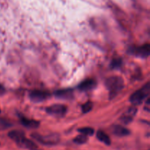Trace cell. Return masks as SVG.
I'll return each mask as SVG.
<instances>
[{
    "label": "cell",
    "mask_w": 150,
    "mask_h": 150,
    "mask_svg": "<svg viewBox=\"0 0 150 150\" xmlns=\"http://www.w3.org/2000/svg\"><path fill=\"white\" fill-rule=\"evenodd\" d=\"M105 86L109 91L110 98H113L123 89L124 81L120 76H111L105 81Z\"/></svg>",
    "instance_id": "obj_1"
},
{
    "label": "cell",
    "mask_w": 150,
    "mask_h": 150,
    "mask_svg": "<svg viewBox=\"0 0 150 150\" xmlns=\"http://www.w3.org/2000/svg\"><path fill=\"white\" fill-rule=\"evenodd\" d=\"M32 137L42 144L48 145V146L57 144L60 141L59 136L57 133L46 135V136H42L38 133H33Z\"/></svg>",
    "instance_id": "obj_2"
},
{
    "label": "cell",
    "mask_w": 150,
    "mask_h": 150,
    "mask_svg": "<svg viewBox=\"0 0 150 150\" xmlns=\"http://www.w3.org/2000/svg\"><path fill=\"white\" fill-rule=\"evenodd\" d=\"M150 92L149 83H147L141 89H139L135 92L133 95L130 96V101L133 105H139L143 102L144 100L149 95Z\"/></svg>",
    "instance_id": "obj_3"
},
{
    "label": "cell",
    "mask_w": 150,
    "mask_h": 150,
    "mask_svg": "<svg viewBox=\"0 0 150 150\" xmlns=\"http://www.w3.org/2000/svg\"><path fill=\"white\" fill-rule=\"evenodd\" d=\"M67 107L61 104H54L46 108V111L48 114L57 117H64L67 113Z\"/></svg>",
    "instance_id": "obj_4"
},
{
    "label": "cell",
    "mask_w": 150,
    "mask_h": 150,
    "mask_svg": "<svg viewBox=\"0 0 150 150\" xmlns=\"http://www.w3.org/2000/svg\"><path fill=\"white\" fill-rule=\"evenodd\" d=\"M50 96L49 93L42 90H33L29 94L31 100L34 102L39 103L46 100Z\"/></svg>",
    "instance_id": "obj_5"
},
{
    "label": "cell",
    "mask_w": 150,
    "mask_h": 150,
    "mask_svg": "<svg viewBox=\"0 0 150 150\" xmlns=\"http://www.w3.org/2000/svg\"><path fill=\"white\" fill-rule=\"evenodd\" d=\"M133 53L136 54L137 57L142 58H146L149 56L150 54V45L149 44H145L139 48H136L133 50Z\"/></svg>",
    "instance_id": "obj_6"
},
{
    "label": "cell",
    "mask_w": 150,
    "mask_h": 150,
    "mask_svg": "<svg viewBox=\"0 0 150 150\" xmlns=\"http://www.w3.org/2000/svg\"><path fill=\"white\" fill-rule=\"evenodd\" d=\"M16 144H18V146H20V147L21 148H23V149L33 150L36 149L37 148H38L37 145L35 144L32 141L26 139V137H23V139H21L20 141H18Z\"/></svg>",
    "instance_id": "obj_7"
},
{
    "label": "cell",
    "mask_w": 150,
    "mask_h": 150,
    "mask_svg": "<svg viewBox=\"0 0 150 150\" xmlns=\"http://www.w3.org/2000/svg\"><path fill=\"white\" fill-rule=\"evenodd\" d=\"M54 95L56 97L59 98H61L63 100H70L73 98V92L71 89H60V90L56 91L54 92Z\"/></svg>",
    "instance_id": "obj_8"
},
{
    "label": "cell",
    "mask_w": 150,
    "mask_h": 150,
    "mask_svg": "<svg viewBox=\"0 0 150 150\" xmlns=\"http://www.w3.org/2000/svg\"><path fill=\"white\" fill-rule=\"evenodd\" d=\"M96 86V82L93 79H86V80L83 81L82 83H80L79 86V89L80 90L83 91V92H86V91L92 90V89L95 87Z\"/></svg>",
    "instance_id": "obj_9"
},
{
    "label": "cell",
    "mask_w": 150,
    "mask_h": 150,
    "mask_svg": "<svg viewBox=\"0 0 150 150\" xmlns=\"http://www.w3.org/2000/svg\"><path fill=\"white\" fill-rule=\"evenodd\" d=\"M137 109L136 108H130L124 115L122 117V121L125 123V124H127V123L130 122L133 120V117L136 115Z\"/></svg>",
    "instance_id": "obj_10"
},
{
    "label": "cell",
    "mask_w": 150,
    "mask_h": 150,
    "mask_svg": "<svg viewBox=\"0 0 150 150\" xmlns=\"http://www.w3.org/2000/svg\"><path fill=\"white\" fill-rule=\"evenodd\" d=\"M21 123L25 127H29V128H37L39 127L40 122L33 120H29L23 117H21Z\"/></svg>",
    "instance_id": "obj_11"
},
{
    "label": "cell",
    "mask_w": 150,
    "mask_h": 150,
    "mask_svg": "<svg viewBox=\"0 0 150 150\" xmlns=\"http://www.w3.org/2000/svg\"><path fill=\"white\" fill-rule=\"evenodd\" d=\"M112 132L114 134L118 136H126L130 134V130H127V128L122 127L121 125H115L112 127Z\"/></svg>",
    "instance_id": "obj_12"
},
{
    "label": "cell",
    "mask_w": 150,
    "mask_h": 150,
    "mask_svg": "<svg viewBox=\"0 0 150 150\" xmlns=\"http://www.w3.org/2000/svg\"><path fill=\"white\" fill-rule=\"evenodd\" d=\"M8 136L10 139H13L16 143L21 139H23V137H25L24 133L22 131H20V130H13V131H10L8 133Z\"/></svg>",
    "instance_id": "obj_13"
},
{
    "label": "cell",
    "mask_w": 150,
    "mask_h": 150,
    "mask_svg": "<svg viewBox=\"0 0 150 150\" xmlns=\"http://www.w3.org/2000/svg\"><path fill=\"white\" fill-rule=\"evenodd\" d=\"M97 138L99 139V141H100L101 142L104 143L106 145H110L111 144V140H110V138L107 136V134H105L104 132L99 130V131L97 133Z\"/></svg>",
    "instance_id": "obj_14"
},
{
    "label": "cell",
    "mask_w": 150,
    "mask_h": 150,
    "mask_svg": "<svg viewBox=\"0 0 150 150\" xmlns=\"http://www.w3.org/2000/svg\"><path fill=\"white\" fill-rule=\"evenodd\" d=\"M87 140H88L87 136L81 134V135H79V136H76L73 141H74L75 143L78 144H83L86 143V142H87Z\"/></svg>",
    "instance_id": "obj_15"
},
{
    "label": "cell",
    "mask_w": 150,
    "mask_h": 150,
    "mask_svg": "<svg viewBox=\"0 0 150 150\" xmlns=\"http://www.w3.org/2000/svg\"><path fill=\"white\" fill-rule=\"evenodd\" d=\"M79 132L86 136H92L94 133V129L92 127H83V128L79 129Z\"/></svg>",
    "instance_id": "obj_16"
},
{
    "label": "cell",
    "mask_w": 150,
    "mask_h": 150,
    "mask_svg": "<svg viewBox=\"0 0 150 150\" xmlns=\"http://www.w3.org/2000/svg\"><path fill=\"white\" fill-rule=\"evenodd\" d=\"M92 107H93V104H92V102L90 101H88L86 103L83 104L82 105V111L83 113H88L92 110Z\"/></svg>",
    "instance_id": "obj_17"
},
{
    "label": "cell",
    "mask_w": 150,
    "mask_h": 150,
    "mask_svg": "<svg viewBox=\"0 0 150 150\" xmlns=\"http://www.w3.org/2000/svg\"><path fill=\"white\" fill-rule=\"evenodd\" d=\"M122 64V61L119 59H114V61L111 62V67L113 68H118L121 66Z\"/></svg>",
    "instance_id": "obj_18"
},
{
    "label": "cell",
    "mask_w": 150,
    "mask_h": 150,
    "mask_svg": "<svg viewBox=\"0 0 150 150\" xmlns=\"http://www.w3.org/2000/svg\"><path fill=\"white\" fill-rule=\"evenodd\" d=\"M10 126V123L8 122H6L5 120H0V127H2V128L5 129L6 127H9Z\"/></svg>",
    "instance_id": "obj_19"
},
{
    "label": "cell",
    "mask_w": 150,
    "mask_h": 150,
    "mask_svg": "<svg viewBox=\"0 0 150 150\" xmlns=\"http://www.w3.org/2000/svg\"><path fill=\"white\" fill-rule=\"evenodd\" d=\"M4 92H5V89H4V86L0 84V95H3L4 93Z\"/></svg>",
    "instance_id": "obj_20"
},
{
    "label": "cell",
    "mask_w": 150,
    "mask_h": 150,
    "mask_svg": "<svg viewBox=\"0 0 150 150\" xmlns=\"http://www.w3.org/2000/svg\"><path fill=\"white\" fill-rule=\"evenodd\" d=\"M33 150H39V149H33Z\"/></svg>",
    "instance_id": "obj_21"
},
{
    "label": "cell",
    "mask_w": 150,
    "mask_h": 150,
    "mask_svg": "<svg viewBox=\"0 0 150 150\" xmlns=\"http://www.w3.org/2000/svg\"><path fill=\"white\" fill-rule=\"evenodd\" d=\"M0 112H1V110H0Z\"/></svg>",
    "instance_id": "obj_22"
}]
</instances>
